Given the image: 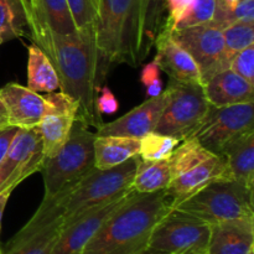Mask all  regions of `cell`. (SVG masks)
<instances>
[{
  "instance_id": "ac0fdd59",
  "label": "cell",
  "mask_w": 254,
  "mask_h": 254,
  "mask_svg": "<svg viewBox=\"0 0 254 254\" xmlns=\"http://www.w3.org/2000/svg\"><path fill=\"white\" fill-rule=\"evenodd\" d=\"M203 92L212 107L250 103L254 99V86L231 68L213 74L203 83Z\"/></svg>"
},
{
  "instance_id": "1f68e13d",
  "label": "cell",
  "mask_w": 254,
  "mask_h": 254,
  "mask_svg": "<svg viewBox=\"0 0 254 254\" xmlns=\"http://www.w3.org/2000/svg\"><path fill=\"white\" fill-rule=\"evenodd\" d=\"M230 68L254 86V45L238 52L231 61Z\"/></svg>"
},
{
  "instance_id": "7402d4cb",
  "label": "cell",
  "mask_w": 254,
  "mask_h": 254,
  "mask_svg": "<svg viewBox=\"0 0 254 254\" xmlns=\"http://www.w3.org/2000/svg\"><path fill=\"white\" fill-rule=\"evenodd\" d=\"M140 140L119 135H96L94 166L101 170L112 169L133 156L139 155Z\"/></svg>"
},
{
  "instance_id": "6da1fadb",
  "label": "cell",
  "mask_w": 254,
  "mask_h": 254,
  "mask_svg": "<svg viewBox=\"0 0 254 254\" xmlns=\"http://www.w3.org/2000/svg\"><path fill=\"white\" fill-rule=\"evenodd\" d=\"M164 0H98L94 31L98 50L97 82L101 88L112 64L136 68L148 56L168 21L161 19Z\"/></svg>"
},
{
  "instance_id": "b9f144b4",
  "label": "cell",
  "mask_w": 254,
  "mask_h": 254,
  "mask_svg": "<svg viewBox=\"0 0 254 254\" xmlns=\"http://www.w3.org/2000/svg\"><path fill=\"white\" fill-rule=\"evenodd\" d=\"M22 1H24L25 6H26V10H27V15H29L30 10H31V7L34 6V4H35V0H22Z\"/></svg>"
},
{
  "instance_id": "cb8c5ba5",
  "label": "cell",
  "mask_w": 254,
  "mask_h": 254,
  "mask_svg": "<svg viewBox=\"0 0 254 254\" xmlns=\"http://www.w3.org/2000/svg\"><path fill=\"white\" fill-rule=\"evenodd\" d=\"M30 20H37L59 34H71L77 30L67 0H35L29 12Z\"/></svg>"
},
{
  "instance_id": "e575fe53",
  "label": "cell",
  "mask_w": 254,
  "mask_h": 254,
  "mask_svg": "<svg viewBox=\"0 0 254 254\" xmlns=\"http://www.w3.org/2000/svg\"><path fill=\"white\" fill-rule=\"evenodd\" d=\"M193 0H164L166 11H168V20L171 24V27L179 21L181 15L190 6Z\"/></svg>"
},
{
  "instance_id": "ffe728a7",
  "label": "cell",
  "mask_w": 254,
  "mask_h": 254,
  "mask_svg": "<svg viewBox=\"0 0 254 254\" xmlns=\"http://www.w3.org/2000/svg\"><path fill=\"white\" fill-rule=\"evenodd\" d=\"M77 107H69L46 114L37 124L36 128L41 135L45 159L55 155L66 143L73 122L77 118Z\"/></svg>"
},
{
  "instance_id": "74e56055",
  "label": "cell",
  "mask_w": 254,
  "mask_h": 254,
  "mask_svg": "<svg viewBox=\"0 0 254 254\" xmlns=\"http://www.w3.org/2000/svg\"><path fill=\"white\" fill-rule=\"evenodd\" d=\"M161 93H163V82H161L160 78L155 79L153 83L146 86V96L149 98H151V97H158Z\"/></svg>"
},
{
  "instance_id": "484cf974",
  "label": "cell",
  "mask_w": 254,
  "mask_h": 254,
  "mask_svg": "<svg viewBox=\"0 0 254 254\" xmlns=\"http://www.w3.org/2000/svg\"><path fill=\"white\" fill-rule=\"evenodd\" d=\"M29 34V15L22 0H0V36L2 41Z\"/></svg>"
},
{
  "instance_id": "d6986e66",
  "label": "cell",
  "mask_w": 254,
  "mask_h": 254,
  "mask_svg": "<svg viewBox=\"0 0 254 254\" xmlns=\"http://www.w3.org/2000/svg\"><path fill=\"white\" fill-rule=\"evenodd\" d=\"M253 248V221H232L211 226L206 254H248Z\"/></svg>"
},
{
  "instance_id": "4fadbf2b",
  "label": "cell",
  "mask_w": 254,
  "mask_h": 254,
  "mask_svg": "<svg viewBox=\"0 0 254 254\" xmlns=\"http://www.w3.org/2000/svg\"><path fill=\"white\" fill-rule=\"evenodd\" d=\"M42 140L37 128L17 130L6 156L0 164V192L14 190L44 164Z\"/></svg>"
},
{
  "instance_id": "7bdbcfd3",
  "label": "cell",
  "mask_w": 254,
  "mask_h": 254,
  "mask_svg": "<svg viewBox=\"0 0 254 254\" xmlns=\"http://www.w3.org/2000/svg\"><path fill=\"white\" fill-rule=\"evenodd\" d=\"M248 254H254V248H253V250H251L250 253H248Z\"/></svg>"
},
{
  "instance_id": "5bb4252c",
  "label": "cell",
  "mask_w": 254,
  "mask_h": 254,
  "mask_svg": "<svg viewBox=\"0 0 254 254\" xmlns=\"http://www.w3.org/2000/svg\"><path fill=\"white\" fill-rule=\"evenodd\" d=\"M133 193L134 190H131L130 192L111 202L86 211L71 222L64 223L52 254H82L83 248L103 225L104 221L113 215Z\"/></svg>"
},
{
  "instance_id": "8992f818",
  "label": "cell",
  "mask_w": 254,
  "mask_h": 254,
  "mask_svg": "<svg viewBox=\"0 0 254 254\" xmlns=\"http://www.w3.org/2000/svg\"><path fill=\"white\" fill-rule=\"evenodd\" d=\"M94 139L83 122H73L66 143L55 155L44 159L41 173L44 178L45 197L56 195L66 186L81 180L94 168Z\"/></svg>"
},
{
  "instance_id": "bcb514c9",
  "label": "cell",
  "mask_w": 254,
  "mask_h": 254,
  "mask_svg": "<svg viewBox=\"0 0 254 254\" xmlns=\"http://www.w3.org/2000/svg\"><path fill=\"white\" fill-rule=\"evenodd\" d=\"M0 254H1V250H0Z\"/></svg>"
},
{
  "instance_id": "ab89813d",
  "label": "cell",
  "mask_w": 254,
  "mask_h": 254,
  "mask_svg": "<svg viewBox=\"0 0 254 254\" xmlns=\"http://www.w3.org/2000/svg\"><path fill=\"white\" fill-rule=\"evenodd\" d=\"M6 126H9V124H7L6 111H5L4 106H2V103L0 102V128H2V127H6Z\"/></svg>"
},
{
  "instance_id": "83f0119b",
  "label": "cell",
  "mask_w": 254,
  "mask_h": 254,
  "mask_svg": "<svg viewBox=\"0 0 254 254\" xmlns=\"http://www.w3.org/2000/svg\"><path fill=\"white\" fill-rule=\"evenodd\" d=\"M225 54L228 64L242 50L254 45V22L237 21L222 30Z\"/></svg>"
},
{
  "instance_id": "9c48e42d",
  "label": "cell",
  "mask_w": 254,
  "mask_h": 254,
  "mask_svg": "<svg viewBox=\"0 0 254 254\" xmlns=\"http://www.w3.org/2000/svg\"><path fill=\"white\" fill-rule=\"evenodd\" d=\"M211 226L205 221L171 208L154 228L148 247L173 254H206Z\"/></svg>"
},
{
  "instance_id": "603a6c76",
  "label": "cell",
  "mask_w": 254,
  "mask_h": 254,
  "mask_svg": "<svg viewBox=\"0 0 254 254\" xmlns=\"http://www.w3.org/2000/svg\"><path fill=\"white\" fill-rule=\"evenodd\" d=\"M27 88L37 93H52L60 89L56 69L49 57L35 44L27 49Z\"/></svg>"
},
{
  "instance_id": "3957f363",
  "label": "cell",
  "mask_w": 254,
  "mask_h": 254,
  "mask_svg": "<svg viewBox=\"0 0 254 254\" xmlns=\"http://www.w3.org/2000/svg\"><path fill=\"white\" fill-rule=\"evenodd\" d=\"M171 210L165 191L133 195L109 216L82 254H136L148 247L159 221Z\"/></svg>"
},
{
  "instance_id": "d4e9b609",
  "label": "cell",
  "mask_w": 254,
  "mask_h": 254,
  "mask_svg": "<svg viewBox=\"0 0 254 254\" xmlns=\"http://www.w3.org/2000/svg\"><path fill=\"white\" fill-rule=\"evenodd\" d=\"M171 183L168 159L158 161L140 160L133 180V190L138 193H151L168 189Z\"/></svg>"
},
{
  "instance_id": "2e32d148",
  "label": "cell",
  "mask_w": 254,
  "mask_h": 254,
  "mask_svg": "<svg viewBox=\"0 0 254 254\" xmlns=\"http://www.w3.org/2000/svg\"><path fill=\"white\" fill-rule=\"evenodd\" d=\"M225 179H233L227 158L222 154H213L200 165L174 178L164 191L170 201L171 208H174L212 181Z\"/></svg>"
},
{
  "instance_id": "f35d334b",
  "label": "cell",
  "mask_w": 254,
  "mask_h": 254,
  "mask_svg": "<svg viewBox=\"0 0 254 254\" xmlns=\"http://www.w3.org/2000/svg\"><path fill=\"white\" fill-rule=\"evenodd\" d=\"M11 190H4L0 192V230H1V221L2 215H4V210L6 207V203L9 201L10 195H11Z\"/></svg>"
},
{
  "instance_id": "44dd1931",
  "label": "cell",
  "mask_w": 254,
  "mask_h": 254,
  "mask_svg": "<svg viewBox=\"0 0 254 254\" xmlns=\"http://www.w3.org/2000/svg\"><path fill=\"white\" fill-rule=\"evenodd\" d=\"M227 158L233 179L246 188L254 186V131H250L226 144L221 150Z\"/></svg>"
},
{
  "instance_id": "ba28073f",
  "label": "cell",
  "mask_w": 254,
  "mask_h": 254,
  "mask_svg": "<svg viewBox=\"0 0 254 254\" xmlns=\"http://www.w3.org/2000/svg\"><path fill=\"white\" fill-rule=\"evenodd\" d=\"M165 91L168 98L154 131L180 141L192 138L210 109L203 86L170 79Z\"/></svg>"
},
{
  "instance_id": "30bf717a",
  "label": "cell",
  "mask_w": 254,
  "mask_h": 254,
  "mask_svg": "<svg viewBox=\"0 0 254 254\" xmlns=\"http://www.w3.org/2000/svg\"><path fill=\"white\" fill-rule=\"evenodd\" d=\"M0 102L7 116V124L21 129L36 128L46 114L78 104L62 92L41 96L19 83H7L0 88Z\"/></svg>"
},
{
  "instance_id": "8fae6325",
  "label": "cell",
  "mask_w": 254,
  "mask_h": 254,
  "mask_svg": "<svg viewBox=\"0 0 254 254\" xmlns=\"http://www.w3.org/2000/svg\"><path fill=\"white\" fill-rule=\"evenodd\" d=\"M254 131V104H233L227 107L210 106L205 119L192 138L213 154L233 139Z\"/></svg>"
},
{
  "instance_id": "277c9868",
  "label": "cell",
  "mask_w": 254,
  "mask_h": 254,
  "mask_svg": "<svg viewBox=\"0 0 254 254\" xmlns=\"http://www.w3.org/2000/svg\"><path fill=\"white\" fill-rule=\"evenodd\" d=\"M174 208L205 221L210 226L232 221H253V190L235 179L216 180Z\"/></svg>"
},
{
  "instance_id": "4dcf8cb0",
  "label": "cell",
  "mask_w": 254,
  "mask_h": 254,
  "mask_svg": "<svg viewBox=\"0 0 254 254\" xmlns=\"http://www.w3.org/2000/svg\"><path fill=\"white\" fill-rule=\"evenodd\" d=\"M77 29L94 24L98 0H67Z\"/></svg>"
},
{
  "instance_id": "f6af8a7d",
  "label": "cell",
  "mask_w": 254,
  "mask_h": 254,
  "mask_svg": "<svg viewBox=\"0 0 254 254\" xmlns=\"http://www.w3.org/2000/svg\"><path fill=\"white\" fill-rule=\"evenodd\" d=\"M186 254H198V253H186Z\"/></svg>"
},
{
  "instance_id": "d6a6232c",
  "label": "cell",
  "mask_w": 254,
  "mask_h": 254,
  "mask_svg": "<svg viewBox=\"0 0 254 254\" xmlns=\"http://www.w3.org/2000/svg\"><path fill=\"white\" fill-rule=\"evenodd\" d=\"M96 108L99 114H114L119 108L118 99L109 89L108 86H103L99 89L96 99Z\"/></svg>"
},
{
  "instance_id": "7c38bea8",
  "label": "cell",
  "mask_w": 254,
  "mask_h": 254,
  "mask_svg": "<svg viewBox=\"0 0 254 254\" xmlns=\"http://www.w3.org/2000/svg\"><path fill=\"white\" fill-rule=\"evenodd\" d=\"M173 39L190 54L200 68L203 83L213 74L230 68L222 30L212 24L171 29Z\"/></svg>"
},
{
  "instance_id": "ee69618b",
  "label": "cell",
  "mask_w": 254,
  "mask_h": 254,
  "mask_svg": "<svg viewBox=\"0 0 254 254\" xmlns=\"http://www.w3.org/2000/svg\"><path fill=\"white\" fill-rule=\"evenodd\" d=\"M2 42H4V41H2V39H1V36H0V45H1V44H2Z\"/></svg>"
},
{
  "instance_id": "60d3db41",
  "label": "cell",
  "mask_w": 254,
  "mask_h": 254,
  "mask_svg": "<svg viewBox=\"0 0 254 254\" xmlns=\"http://www.w3.org/2000/svg\"><path fill=\"white\" fill-rule=\"evenodd\" d=\"M136 254H173V253H168V252H163V251H159L155 250V248H151V247H146L144 248L143 251H140L139 253Z\"/></svg>"
},
{
  "instance_id": "9a60e30c",
  "label": "cell",
  "mask_w": 254,
  "mask_h": 254,
  "mask_svg": "<svg viewBox=\"0 0 254 254\" xmlns=\"http://www.w3.org/2000/svg\"><path fill=\"white\" fill-rule=\"evenodd\" d=\"M154 46L156 47L155 60L159 68L165 72L171 81L203 86L202 76L195 60L171 36L169 20L156 36Z\"/></svg>"
},
{
  "instance_id": "52a82bcc",
  "label": "cell",
  "mask_w": 254,
  "mask_h": 254,
  "mask_svg": "<svg viewBox=\"0 0 254 254\" xmlns=\"http://www.w3.org/2000/svg\"><path fill=\"white\" fill-rule=\"evenodd\" d=\"M77 183L44 197L31 220L9 241L1 254H52L64 228V200Z\"/></svg>"
},
{
  "instance_id": "836d02e7",
  "label": "cell",
  "mask_w": 254,
  "mask_h": 254,
  "mask_svg": "<svg viewBox=\"0 0 254 254\" xmlns=\"http://www.w3.org/2000/svg\"><path fill=\"white\" fill-rule=\"evenodd\" d=\"M254 22V0H240L231 12V22Z\"/></svg>"
},
{
  "instance_id": "f1b7e54d",
  "label": "cell",
  "mask_w": 254,
  "mask_h": 254,
  "mask_svg": "<svg viewBox=\"0 0 254 254\" xmlns=\"http://www.w3.org/2000/svg\"><path fill=\"white\" fill-rule=\"evenodd\" d=\"M179 143L180 140L173 136L160 134L158 131H150L140 139L139 156L141 160L148 161L169 159Z\"/></svg>"
},
{
  "instance_id": "4316f807",
  "label": "cell",
  "mask_w": 254,
  "mask_h": 254,
  "mask_svg": "<svg viewBox=\"0 0 254 254\" xmlns=\"http://www.w3.org/2000/svg\"><path fill=\"white\" fill-rule=\"evenodd\" d=\"M212 155L213 153L203 148L196 138H189L184 140L181 145H178L174 149L173 154L168 159L169 165H170L171 180L191 170L195 166L200 165Z\"/></svg>"
},
{
  "instance_id": "f546056e",
  "label": "cell",
  "mask_w": 254,
  "mask_h": 254,
  "mask_svg": "<svg viewBox=\"0 0 254 254\" xmlns=\"http://www.w3.org/2000/svg\"><path fill=\"white\" fill-rule=\"evenodd\" d=\"M215 10L216 0H193L171 29H184L210 24L213 19Z\"/></svg>"
},
{
  "instance_id": "7a4b0ae2",
  "label": "cell",
  "mask_w": 254,
  "mask_h": 254,
  "mask_svg": "<svg viewBox=\"0 0 254 254\" xmlns=\"http://www.w3.org/2000/svg\"><path fill=\"white\" fill-rule=\"evenodd\" d=\"M29 35L56 69L60 92L78 104L76 119L83 122L88 128L98 129L103 122L96 108L101 88L97 82L98 50L94 24L77 29L71 34H59L41 21L30 20Z\"/></svg>"
},
{
  "instance_id": "8d00e7d4",
  "label": "cell",
  "mask_w": 254,
  "mask_h": 254,
  "mask_svg": "<svg viewBox=\"0 0 254 254\" xmlns=\"http://www.w3.org/2000/svg\"><path fill=\"white\" fill-rule=\"evenodd\" d=\"M158 78H160V68H159V64L156 62V60L154 59L153 61L146 64L143 67V69H141L140 82L143 83V86L146 87Z\"/></svg>"
},
{
  "instance_id": "d590c367",
  "label": "cell",
  "mask_w": 254,
  "mask_h": 254,
  "mask_svg": "<svg viewBox=\"0 0 254 254\" xmlns=\"http://www.w3.org/2000/svg\"><path fill=\"white\" fill-rule=\"evenodd\" d=\"M19 129L20 128L14 126H6L0 128V164H1V161L6 156L10 145H11L12 140H14Z\"/></svg>"
},
{
  "instance_id": "5b68a950",
  "label": "cell",
  "mask_w": 254,
  "mask_h": 254,
  "mask_svg": "<svg viewBox=\"0 0 254 254\" xmlns=\"http://www.w3.org/2000/svg\"><path fill=\"white\" fill-rule=\"evenodd\" d=\"M140 160V156L136 155L112 169L101 170L96 166L91 169L64 200V225L91 208L130 192Z\"/></svg>"
},
{
  "instance_id": "e0dca14e",
  "label": "cell",
  "mask_w": 254,
  "mask_h": 254,
  "mask_svg": "<svg viewBox=\"0 0 254 254\" xmlns=\"http://www.w3.org/2000/svg\"><path fill=\"white\" fill-rule=\"evenodd\" d=\"M166 91L158 97L148 98L124 116L111 123H103L97 129L96 135H119L140 140L145 134L155 130L159 118L165 107Z\"/></svg>"
}]
</instances>
